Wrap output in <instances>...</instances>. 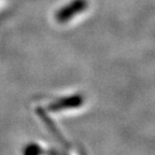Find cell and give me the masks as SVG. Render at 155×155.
<instances>
[{
    "label": "cell",
    "instance_id": "3",
    "mask_svg": "<svg viewBox=\"0 0 155 155\" xmlns=\"http://www.w3.org/2000/svg\"><path fill=\"white\" fill-rule=\"evenodd\" d=\"M41 154V149L37 144L28 145L24 151V155H40Z\"/></svg>",
    "mask_w": 155,
    "mask_h": 155
},
{
    "label": "cell",
    "instance_id": "2",
    "mask_svg": "<svg viewBox=\"0 0 155 155\" xmlns=\"http://www.w3.org/2000/svg\"><path fill=\"white\" fill-rule=\"evenodd\" d=\"M84 102L83 97L80 95H73V96H67L59 98L55 102L48 107V109L52 111H61V110H68V109H75L82 106Z\"/></svg>",
    "mask_w": 155,
    "mask_h": 155
},
{
    "label": "cell",
    "instance_id": "1",
    "mask_svg": "<svg viewBox=\"0 0 155 155\" xmlns=\"http://www.w3.org/2000/svg\"><path fill=\"white\" fill-rule=\"evenodd\" d=\"M87 8H88L87 0H71L57 10V12L55 13L56 22L61 25L68 24L83 14Z\"/></svg>",
    "mask_w": 155,
    "mask_h": 155
}]
</instances>
